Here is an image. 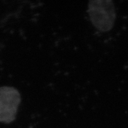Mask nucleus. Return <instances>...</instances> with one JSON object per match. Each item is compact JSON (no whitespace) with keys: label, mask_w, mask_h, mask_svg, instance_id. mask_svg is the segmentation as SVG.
Segmentation results:
<instances>
[{"label":"nucleus","mask_w":128,"mask_h":128,"mask_svg":"<svg viewBox=\"0 0 128 128\" xmlns=\"http://www.w3.org/2000/svg\"><path fill=\"white\" fill-rule=\"evenodd\" d=\"M88 13L91 22L98 30L107 32L113 28L116 12L112 1H90L88 3Z\"/></svg>","instance_id":"obj_1"},{"label":"nucleus","mask_w":128,"mask_h":128,"mask_svg":"<svg viewBox=\"0 0 128 128\" xmlns=\"http://www.w3.org/2000/svg\"><path fill=\"white\" fill-rule=\"evenodd\" d=\"M20 102V94L15 88L0 87V122L8 124L15 120Z\"/></svg>","instance_id":"obj_2"}]
</instances>
